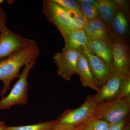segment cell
Wrapping results in <instances>:
<instances>
[{"instance_id": "10", "label": "cell", "mask_w": 130, "mask_h": 130, "mask_svg": "<svg viewBox=\"0 0 130 130\" xmlns=\"http://www.w3.org/2000/svg\"><path fill=\"white\" fill-rule=\"evenodd\" d=\"M83 53L86 57L92 74L101 88L114 73L102 60L88 48L85 49Z\"/></svg>"}, {"instance_id": "18", "label": "cell", "mask_w": 130, "mask_h": 130, "mask_svg": "<svg viewBox=\"0 0 130 130\" xmlns=\"http://www.w3.org/2000/svg\"><path fill=\"white\" fill-rule=\"evenodd\" d=\"M58 122L56 119L30 125L17 126L6 125L5 128L7 130H48Z\"/></svg>"}, {"instance_id": "31", "label": "cell", "mask_w": 130, "mask_h": 130, "mask_svg": "<svg viewBox=\"0 0 130 130\" xmlns=\"http://www.w3.org/2000/svg\"><path fill=\"white\" fill-rule=\"evenodd\" d=\"M3 2V0H0V4L1 3H2Z\"/></svg>"}, {"instance_id": "28", "label": "cell", "mask_w": 130, "mask_h": 130, "mask_svg": "<svg viewBox=\"0 0 130 130\" xmlns=\"http://www.w3.org/2000/svg\"><path fill=\"white\" fill-rule=\"evenodd\" d=\"M6 125L3 121L0 122V130H7L5 128Z\"/></svg>"}, {"instance_id": "11", "label": "cell", "mask_w": 130, "mask_h": 130, "mask_svg": "<svg viewBox=\"0 0 130 130\" xmlns=\"http://www.w3.org/2000/svg\"><path fill=\"white\" fill-rule=\"evenodd\" d=\"M123 78L116 74H113L94 96L95 102L99 103L118 98L120 84Z\"/></svg>"}, {"instance_id": "13", "label": "cell", "mask_w": 130, "mask_h": 130, "mask_svg": "<svg viewBox=\"0 0 130 130\" xmlns=\"http://www.w3.org/2000/svg\"><path fill=\"white\" fill-rule=\"evenodd\" d=\"M76 74L84 86L89 87L98 92L100 90L101 87L92 74L87 59L83 53L78 61Z\"/></svg>"}, {"instance_id": "25", "label": "cell", "mask_w": 130, "mask_h": 130, "mask_svg": "<svg viewBox=\"0 0 130 130\" xmlns=\"http://www.w3.org/2000/svg\"><path fill=\"white\" fill-rule=\"evenodd\" d=\"M127 120L125 119L116 124H110L108 130H123L126 124Z\"/></svg>"}, {"instance_id": "15", "label": "cell", "mask_w": 130, "mask_h": 130, "mask_svg": "<svg viewBox=\"0 0 130 130\" xmlns=\"http://www.w3.org/2000/svg\"><path fill=\"white\" fill-rule=\"evenodd\" d=\"M88 48L92 53L102 60L113 72L112 50L105 42L100 40L89 41Z\"/></svg>"}, {"instance_id": "23", "label": "cell", "mask_w": 130, "mask_h": 130, "mask_svg": "<svg viewBox=\"0 0 130 130\" xmlns=\"http://www.w3.org/2000/svg\"><path fill=\"white\" fill-rule=\"evenodd\" d=\"M116 6L117 10H119L129 16V1L125 0H114Z\"/></svg>"}, {"instance_id": "7", "label": "cell", "mask_w": 130, "mask_h": 130, "mask_svg": "<svg viewBox=\"0 0 130 130\" xmlns=\"http://www.w3.org/2000/svg\"><path fill=\"white\" fill-rule=\"evenodd\" d=\"M42 12L48 21L55 26L61 33L71 30L67 12L54 0L43 1Z\"/></svg>"}, {"instance_id": "29", "label": "cell", "mask_w": 130, "mask_h": 130, "mask_svg": "<svg viewBox=\"0 0 130 130\" xmlns=\"http://www.w3.org/2000/svg\"><path fill=\"white\" fill-rule=\"evenodd\" d=\"M73 130H83L81 124L75 126Z\"/></svg>"}, {"instance_id": "22", "label": "cell", "mask_w": 130, "mask_h": 130, "mask_svg": "<svg viewBox=\"0 0 130 130\" xmlns=\"http://www.w3.org/2000/svg\"><path fill=\"white\" fill-rule=\"evenodd\" d=\"M60 6L66 9H79V3L74 0H54Z\"/></svg>"}, {"instance_id": "12", "label": "cell", "mask_w": 130, "mask_h": 130, "mask_svg": "<svg viewBox=\"0 0 130 130\" xmlns=\"http://www.w3.org/2000/svg\"><path fill=\"white\" fill-rule=\"evenodd\" d=\"M61 34L64 40V48L74 50L82 53L88 48V41L84 29L70 30Z\"/></svg>"}, {"instance_id": "16", "label": "cell", "mask_w": 130, "mask_h": 130, "mask_svg": "<svg viewBox=\"0 0 130 130\" xmlns=\"http://www.w3.org/2000/svg\"><path fill=\"white\" fill-rule=\"evenodd\" d=\"M96 7L99 19L103 22L110 25L117 11L114 0H97Z\"/></svg>"}, {"instance_id": "2", "label": "cell", "mask_w": 130, "mask_h": 130, "mask_svg": "<svg viewBox=\"0 0 130 130\" xmlns=\"http://www.w3.org/2000/svg\"><path fill=\"white\" fill-rule=\"evenodd\" d=\"M36 61L28 62L25 65L18 80L7 96L0 100V109H6L15 105H24L28 101L29 85L28 77L29 72Z\"/></svg>"}, {"instance_id": "27", "label": "cell", "mask_w": 130, "mask_h": 130, "mask_svg": "<svg viewBox=\"0 0 130 130\" xmlns=\"http://www.w3.org/2000/svg\"><path fill=\"white\" fill-rule=\"evenodd\" d=\"M79 2L83 3L89 5H93L96 7V3L97 1L95 0H79L78 1Z\"/></svg>"}, {"instance_id": "14", "label": "cell", "mask_w": 130, "mask_h": 130, "mask_svg": "<svg viewBox=\"0 0 130 130\" xmlns=\"http://www.w3.org/2000/svg\"><path fill=\"white\" fill-rule=\"evenodd\" d=\"M129 16L120 10H117L109 25L113 40H127Z\"/></svg>"}, {"instance_id": "6", "label": "cell", "mask_w": 130, "mask_h": 130, "mask_svg": "<svg viewBox=\"0 0 130 130\" xmlns=\"http://www.w3.org/2000/svg\"><path fill=\"white\" fill-rule=\"evenodd\" d=\"M35 41L13 32L8 29L6 25L0 28V60Z\"/></svg>"}, {"instance_id": "20", "label": "cell", "mask_w": 130, "mask_h": 130, "mask_svg": "<svg viewBox=\"0 0 130 130\" xmlns=\"http://www.w3.org/2000/svg\"><path fill=\"white\" fill-rule=\"evenodd\" d=\"M78 1L79 3V10L86 22L99 19L98 11L95 6Z\"/></svg>"}, {"instance_id": "3", "label": "cell", "mask_w": 130, "mask_h": 130, "mask_svg": "<svg viewBox=\"0 0 130 130\" xmlns=\"http://www.w3.org/2000/svg\"><path fill=\"white\" fill-rule=\"evenodd\" d=\"M130 107V104L123 98L97 103L95 118L116 124L126 119Z\"/></svg>"}, {"instance_id": "24", "label": "cell", "mask_w": 130, "mask_h": 130, "mask_svg": "<svg viewBox=\"0 0 130 130\" xmlns=\"http://www.w3.org/2000/svg\"><path fill=\"white\" fill-rule=\"evenodd\" d=\"M75 126L66 125L57 122L48 130H73Z\"/></svg>"}, {"instance_id": "9", "label": "cell", "mask_w": 130, "mask_h": 130, "mask_svg": "<svg viewBox=\"0 0 130 130\" xmlns=\"http://www.w3.org/2000/svg\"><path fill=\"white\" fill-rule=\"evenodd\" d=\"M88 41L100 40L105 42L112 48L113 42L110 25L100 19L86 21L84 28Z\"/></svg>"}, {"instance_id": "26", "label": "cell", "mask_w": 130, "mask_h": 130, "mask_svg": "<svg viewBox=\"0 0 130 130\" xmlns=\"http://www.w3.org/2000/svg\"><path fill=\"white\" fill-rule=\"evenodd\" d=\"M6 13L3 8L0 7V28L6 25Z\"/></svg>"}, {"instance_id": "17", "label": "cell", "mask_w": 130, "mask_h": 130, "mask_svg": "<svg viewBox=\"0 0 130 130\" xmlns=\"http://www.w3.org/2000/svg\"><path fill=\"white\" fill-rule=\"evenodd\" d=\"M66 10L69 14L71 20V29L76 30L84 29L86 21L79 9Z\"/></svg>"}, {"instance_id": "5", "label": "cell", "mask_w": 130, "mask_h": 130, "mask_svg": "<svg viewBox=\"0 0 130 130\" xmlns=\"http://www.w3.org/2000/svg\"><path fill=\"white\" fill-rule=\"evenodd\" d=\"M83 53L64 48L61 52L55 54L53 59L57 67L58 75L66 81L71 80L77 73L78 61Z\"/></svg>"}, {"instance_id": "4", "label": "cell", "mask_w": 130, "mask_h": 130, "mask_svg": "<svg viewBox=\"0 0 130 130\" xmlns=\"http://www.w3.org/2000/svg\"><path fill=\"white\" fill-rule=\"evenodd\" d=\"M97 103L94 96H89L81 106L66 110L57 119L58 122L66 125L76 126L95 118Z\"/></svg>"}, {"instance_id": "8", "label": "cell", "mask_w": 130, "mask_h": 130, "mask_svg": "<svg viewBox=\"0 0 130 130\" xmlns=\"http://www.w3.org/2000/svg\"><path fill=\"white\" fill-rule=\"evenodd\" d=\"M113 71L123 78L130 75L129 48L127 40H113Z\"/></svg>"}, {"instance_id": "1", "label": "cell", "mask_w": 130, "mask_h": 130, "mask_svg": "<svg viewBox=\"0 0 130 130\" xmlns=\"http://www.w3.org/2000/svg\"><path fill=\"white\" fill-rule=\"evenodd\" d=\"M40 53V49L35 40L31 44L0 60V81L3 83V88L0 92L2 98L6 96L13 80L19 77L20 68L28 62L36 61Z\"/></svg>"}, {"instance_id": "21", "label": "cell", "mask_w": 130, "mask_h": 130, "mask_svg": "<svg viewBox=\"0 0 130 130\" xmlns=\"http://www.w3.org/2000/svg\"><path fill=\"white\" fill-rule=\"evenodd\" d=\"M128 96H130V76L124 78L121 81L118 98H123Z\"/></svg>"}, {"instance_id": "30", "label": "cell", "mask_w": 130, "mask_h": 130, "mask_svg": "<svg viewBox=\"0 0 130 130\" xmlns=\"http://www.w3.org/2000/svg\"><path fill=\"white\" fill-rule=\"evenodd\" d=\"M123 130H130V126L129 123H128L126 125L124 128Z\"/></svg>"}, {"instance_id": "19", "label": "cell", "mask_w": 130, "mask_h": 130, "mask_svg": "<svg viewBox=\"0 0 130 130\" xmlns=\"http://www.w3.org/2000/svg\"><path fill=\"white\" fill-rule=\"evenodd\" d=\"M83 130H108L110 124L104 121L94 118L81 124Z\"/></svg>"}]
</instances>
